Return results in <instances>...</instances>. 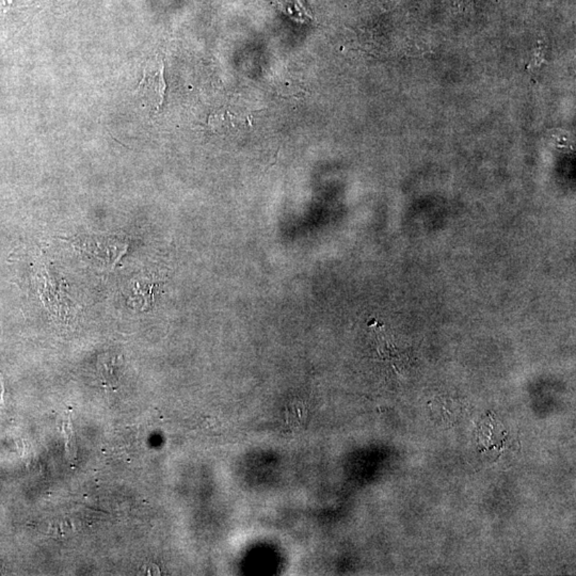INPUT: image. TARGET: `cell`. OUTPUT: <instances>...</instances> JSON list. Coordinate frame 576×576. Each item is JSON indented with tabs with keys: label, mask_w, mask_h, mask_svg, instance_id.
Returning <instances> with one entry per match:
<instances>
[{
	"label": "cell",
	"mask_w": 576,
	"mask_h": 576,
	"mask_svg": "<svg viewBox=\"0 0 576 576\" xmlns=\"http://www.w3.org/2000/svg\"><path fill=\"white\" fill-rule=\"evenodd\" d=\"M140 87H147L156 96V106L161 108L165 100L167 82L165 80V63L161 61L159 69L144 73V78L140 82Z\"/></svg>",
	"instance_id": "cell-1"
},
{
	"label": "cell",
	"mask_w": 576,
	"mask_h": 576,
	"mask_svg": "<svg viewBox=\"0 0 576 576\" xmlns=\"http://www.w3.org/2000/svg\"><path fill=\"white\" fill-rule=\"evenodd\" d=\"M98 372L100 380L109 386H116L118 384V372H116V358L105 356L100 358L98 364Z\"/></svg>",
	"instance_id": "cell-2"
}]
</instances>
